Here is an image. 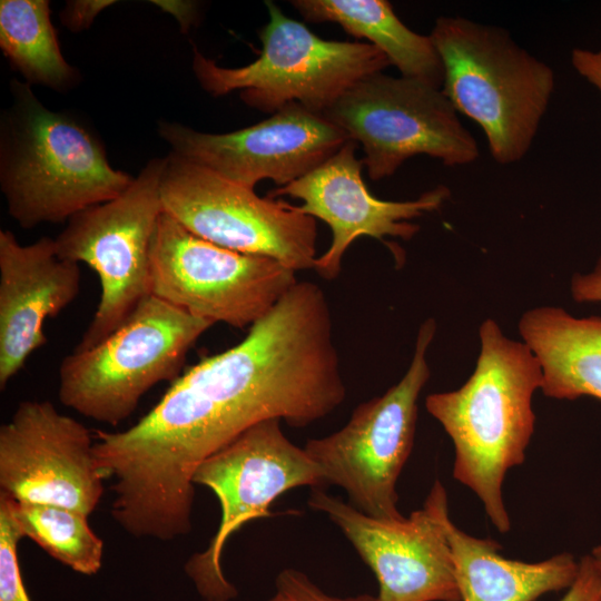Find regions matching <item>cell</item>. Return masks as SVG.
<instances>
[{
  "instance_id": "1",
  "label": "cell",
  "mask_w": 601,
  "mask_h": 601,
  "mask_svg": "<svg viewBox=\"0 0 601 601\" xmlns=\"http://www.w3.org/2000/svg\"><path fill=\"white\" fill-rule=\"evenodd\" d=\"M346 398L323 289L297 282L243 341L179 375L136 424L97 431L114 479L111 516L129 535L171 541L191 531L197 467L250 426L305 427Z\"/></svg>"
},
{
  "instance_id": "2",
  "label": "cell",
  "mask_w": 601,
  "mask_h": 601,
  "mask_svg": "<svg viewBox=\"0 0 601 601\" xmlns=\"http://www.w3.org/2000/svg\"><path fill=\"white\" fill-rule=\"evenodd\" d=\"M479 332L473 374L455 391L430 394L425 406L454 444V479L477 495L494 526L506 533L511 522L502 483L525 460L535 423L532 396L543 376L529 346L505 337L493 319Z\"/></svg>"
},
{
  "instance_id": "3",
  "label": "cell",
  "mask_w": 601,
  "mask_h": 601,
  "mask_svg": "<svg viewBox=\"0 0 601 601\" xmlns=\"http://www.w3.org/2000/svg\"><path fill=\"white\" fill-rule=\"evenodd\" d=\"M11 88L13 101L1 120L0 186L21 228L68 221L130 186L135 177L110 166L82 121L46 108L29 83L14 80Z\"/></svg>"
},
{
  "instance_id": "4",
  "label": "cell",
  "mask_w": 601,
  "mask_h": 601,
  "mask_svg": "<svg viewBox=\"0 0 601 601\" xmlns=\"http://www.w3.org/2000/svg\"><path fill=\"white\" fill-rule=\"evenodd\" d=\"M430 37L444 69L442 91L483 130L500 165L530 150L554 91L553 69L500 27L440 17Z\"/></svg>"
},
{
  "instance_id": "5",
  "label": "cell",
  "mask_w": 601,
  "mask_h": 601,
  "mask_svg": "<svg viewBox=\"0 0 601 601\" xmlns=\"http://www.w3.org/2000/svg\"><path fill=\"white\" fill-rule=\"evenodd\" d=\"M213 322L154 295L97 345L68 354L59 366V401L78 414L116 426L162 381H175L188 351Z\"/></svg>"
},
{
  "instance_id": "6",
  "label": "cell",
  "mask_w": 601,
  "mask_h": 601,
  "mask_svg": "<svg viewBox=\"0 0 601 601\" xmlns=\"http://www.w3.org/2000/svg\"><path fill=\"white\" fill-rule=\"evenodd\" d=\"M265 3L269 20L252 63L226 68L194 48L193 71L209 95L239 90L242 100L259 111L275 114L297 102L322 115L355 83L392 66L371 43L323 39L273 1Z\"/></svg>"
},
{
  "instance_id": "7",
  "label": "cell",
  "mask_w": 601,
  "mask_h": 601,
  "mask_svg": "<svg viewBox=\"0 0 601 601\" xmlns=\"http://www.w3.org/2000/svg\"><path fill=\"white\" fill-rule=\"evenodd\" d=\"M436 324L420 327L411 365L383 395L361 403L338 431L311 439L304 449L321 469L326 486L337 485L348 503L366 515L396 520V483L411 454L417 421V400L430 378L427 348Z\"/></svg>"
},
{
  "instance_id": "8",
  "label": "cell",
  "mask_w": 601,
  "mask_h": 601,
  "mask_svg": "<svg viewBox=\"0 0 601 601\" xmlns=\"http://www.w3.org/2000/svg\"><path fill=\"white\" fill-rule=\"evenodd\" d=\"M165 158H154L117 198L87 208L55 238L57 255L97 274L100 299L75 351L88 349L121 326L151 295L149 253L160 215Z\"/></svg>"
},
{
  "instance_id": "9",
  "label": "cell",
  "mask_w": 601,
  "mask_h": 601,
  "mask_svg": "<svg viewBox=\"0 0 601 601\" xmlns=\"http://www.w3.org/2000/svg\"><path fill=\"white\" fill-rule=\"evenodd\" d=\"M193 482L209 489L220 505L216 533L185 564L206 601H229L237 595L221 569L224 546L235 532L249 521L272 516L270 505L289 490L326 487L318 465L287 439L277 418L250 426L215 452L197 467Z\"/></svg>"
},
{
  "instance_id": "10",
  "label": "cell",
  "mask_w": 601,
  "mask_h": 601,
  "mask_svg": "<svg viewBox=\"0 0 601 601\" xmlns=\"http://www.w3.org/2000/svg\"><path fill=\"white\" fill-rule=\"evenodd\" d=\"M457 114L442 89L377 72L355 83L322 116L362 145L363 166L378 180L417 155L450 167L474 162L477 142Z\"/></svg>"
},
{
  "instance_id": "11",
  "label": "cell",
  "mask_w": 601,
  "mask_h": 601,
  "mask_svg": "<svg viewBox=\"0 0 601 601\" xmlns=\"http://www.w3.org/2000/svg\"><path fill=\"white\" fill-rule=\"evenodd\" d=\"M151 295L214 324L252 326L298 282L293 269L206 240L162 211L151 239Z\"/></svg>"
},
{
  "instance_id": "12",
  "label": "cell",
  "mask_w": 601,
  "mask_h": 601,
  "mask_svg": "<svg viewBox=\"0 0 601 601\" xmlns=\"http://www.w3.org/2000/svg\"><path fill=\"white\" fill-rule=\"evenodd\" d=\"M164 211L221 247L273 258L294 272L314 268L316 219L170 152L161 179Z\"/></svg>"
},
{
  "instance_id": "13",
  "label": "cell",
  "mask_w": 601,
  "mask_h": 601,
  "mask_svg": "<svg viewBox=\"0 0 601 601\" xmlns=\"http://www.w3.org/2000/svg\"><path fill=\"white\" fill-rule=\"evenodd\" d=\"M307 503L341 529L373 571L380 601H461L444 529L447 496L440 481L422 509L396 520L366 515L324 489H312Z\"/></svg>"
},
{
  "instance_id": "14",
  "label": "cell",
  "mask_w": 601,
  "mask_h": 601,
  "mask_svg": "<svg viewBox=\"0 0 601 601\" xmlns=\"http://www.w3.org/2000/svg\"><path fill=\"white\" fill-rule=\"evenodd\" d=\"M93 444L91 432L50 401L20 402L0 427V493L89 516L106 480Z\"/></svg>"
},
{
  "instance_id": "15",
  "label": "cell",
  "mask_w": 601,
  "mask_h": 601,
  "mask_svg": "<svg viewBox=\"0 0 601 601\" xmlns=\"http://www.w3.org/2000/svg\"><path fill=\"white\" fill-rule=\"evenodd\" d=\"M171 152L223 178L255 188L263 179L283 187L331 158L349 138L322 115L292 102L256 125L227 134L160 121Z\"/></svg>"
},
{
  "instance_id": "16",
  "label": "cell",
  "mask_w": 601,
  "mask_h": 601,
  "mask_svg": "<svg viewBox=\"0 0 601 601\" xmlns=\"http://www.w3.org/2000/svg\"><path fill=\"white\" fill-rule=\"evenodd\" d=\"M356 147L357 142L348 139L317 168L267 195L299 199L303 214L329 226L332 243L314 266L317 274L328 280L339 275L343 256L355 239L367 236L383 240L392 236L408 240L420 229L410 220L437 210L451 194L446 186L439 185L414 200L378 199L362 178L363 162L356 158Z\"/></svg>"
},
{
  "instance_id": "17",
  "label": "cell",
  "mask_w": 601,
  "mask_h": 601,
  "mask_svg": "<svg viewBox=\"0 0 601 601\" xmlns=\"http://www.w3.org/2000/svg\"><path fill=\"white\" fill-rule=\"evenodd\" d=\"M79 264L57 255L55 238L21 245L0 230V388L47 342L45 321L78 296Z\"/></svg>"
},
{
  "instance_id": "18",
  "label": "cell",
  "mask_w": 601,
  "mask_h": 601,
  "mask_svg": "<svg viewBox=\"0 0 601 601\" xmlns=\"http://www.w3.org/2000/svg\"><path fill=\"white\" fill-rule=\"evenodd\" d=\"M461 601H535L548 592L570 588L579 562L560 553L539 562L503 558L500 544L460 530L444 516Z\"/></svg>"
},
{
  "instance_id": "19",
  "label": "cell",
  "mask_w": 601,
  "mask_h": 601,
  "mask_svg": "<svg viewBox=\"0 0 601 601\" xmlns=\"http://www.w3.org/2000/svg\"><path fill=\"white\" fill-rule=\"evenodd\" d=\"M519 329L542 370L548 397L601 400V317L577 318L561 307L523 314Z\"/></svg>"
},
{
  "instance_id": "20",
  "label": "cell",
  "mask_w": 601,
  "mask_h": 601,
  "mask_svg": "<svg viewBox=\"0 0 601 601\" xmlns=\"http://www.w3.org/2000/svg\"><path fill=\"white\" fill-rule=\"evenodd\" d=\"M309 22H334L381 50L401 76L442 89L444 69L430 37L407 28L386 0H294Z\"/></svg>"
},
{
  "instance_id": "21",
  "label": "cell",
  "mask_w": 601,
  "mask_h": 601,
  "mask_svg": "<svg viewBox=\"0 0 601 601\" xmlns=\"http://www.w3.org/2000/svg\"><path fill=\"white\" fill-rule=\"evenodd\" d=\"M47 0L0 1V48L28 81L66 90L79 73L65 59Z\"/></svg>"
},
{
  "instance_id": "22",
  "label": "cell",
  "mask_w": 601,
  "mask_h": 601,
  "mask_svg": "<svg viewBox=\"0 0 601 601\" xmlns=\"http://www.w3.org/2000/svg\"><path fill=\"white\" fill-rule=\"evenodd\" d=\"M8 497L23 538L31 539L51 558L78 573L92 575L100 570L104 541L90 528L86 514Z\"/></svg>"
},
{
  "instance_id": "23",
  "label": "cell",
  "mask_w": 601,
  "mask_h": 601,
  "mask_svg": "<svg viewBox=\"0 0 601 601\" xmlns=\"http://www.w3.org/2000/svg\"><path fill=\"white\" fill-rule=\"evenodd\" d=\"M22 538L9 497L0 493V601H31L18 559V544Z\"/></svg>"
},
{
  "instance_id": "24",
  "label": "cell",
  "mask_w": 601,
  "mask_h": 601,
  "mask_svg": "<svg viewBox=\"0 0 601 601\" xmlns=\"http://www.w3.org/2000/svg\"><path fill=\"white\" fill-rule=\"evenodd\" d=\"M277 592L287 601H380L377 597L358 594L339 598L324 592L303 572L295 569L282 570L276 579Z\"/></svg>"
},
{
  "instance_id": "25",
  "label": "cell",
  "mask_w": 601,
  "mask_h": 601,
  "mask_svg": "<svg viewBox=\"0 0 601 601\" xmlns=\"http://www.w3.org/2000/svg\"><path fill=\"white\" fill-rule=\"evenodd\" d=\"M560 601H601V572L591 555L579 561L575 580Z\"/></svg>"
},
{
  "instance_id": "26",
  "label": "cell",
  "mask_w": 601,
  "mask_h": 601,
  "mask_svg": "<svg viewBox=\"0 0 601 601\" xmlns=\"http://www.w3.org/2000/svg\"><path fill=\"white\" fill-rule=\"evenodd\" d=\"M114 1L105 0H77L68 1L61 11L62 24L72 32L87 29L106 7Z\"/></svg>"
},
{
  "instance_id": "27",
  "label": "cell",
  "mask_w": 601,
  "mask_h": 601,
  "mask_svg": "<svg viewBox=\"0 0 601 601\" xmlns=\"http://www.w3.org/2000/svg\"><path fill=\"white\" fill-rule=\"evenodd\" d=\"M571 294L575 302H601V257L589 274H575L571 280Z\"/></svg>"
},
{
  "instance_id": "28",
  "label": "cell",
  "mask_w": 601,
  "mask_h": 601,
  "mask_svg": "<svg viewBox=\"0 0 601 601\" xmlns=\"http://www.w3.org/2000/svg\"><path fill=\"white\" fill-rule=\"evenodd\" d=\"M571 63L575 71L601 93V49L593 51L575 48L571 52Z\"/></svg>"
},
{
  "instance_id": "29",
  "label": "cell",
  "mask_w": 601,
  "mask_h": 601,
  "mask_svg": "<svg viewBox=\"0 0 601 601\" xmlns=\"http://www.w3.org/2000/svg\"><path fill=\"white\" fill-rule=\"evenodd\" d=\"M591 556L593 558L599 571L601 572V544L593 549Z\"/></svg>"
},
{
  "instance_id": "30",
  "label": "cell",
  "mask_w": 601,
  "mask_h": 601,
  "mask_svg": "<svg viewBox=\"0 0 601 601\" xmlns=\"http://www.w3.org/2000/svg\"><path fill=\"white\" fill-rule=\"evenodd\" d=\"M267 601H287V599L283 594L277 592L273 598Z\"/></svg>"
}]
</instances>
